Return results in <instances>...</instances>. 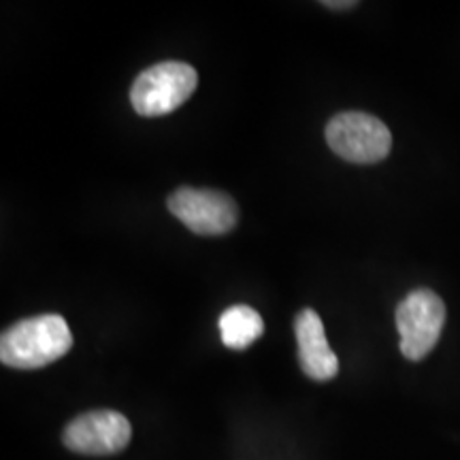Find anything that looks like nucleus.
<instances>
[{"label": "nucleus", "mask_w": 460, "mask_h": 460, "mask_svg": "<svg viewBox=\"0 0 460 460\" xmlns=\"http://www.w3.org/2000/svg\"><path fill=\"white\" fill-rule=\"evenodd\" d=\"M73 348V332L58 314L20 320L0 337V360L11 369H41Z\"/></svg>", "instance_id": "obj_1"}, {"label": "nucleus", "mask_w": 460, "mask_h": 460, "mask_svg": "<svg viewBox=\"0 0 460 460\" xmlns=\"http://www.w3.org/2000/svg\"><path fill=\"white\" fill-rule=\"evenodd\" d=\"M199 85L194 66L180 60H166L149 66L135 79L130 102L143 118H160L180 109Z\"/></svg>", "instance_id": "obj_2"}, {"label": "nucleus", "mask_w": 460, "mask_h": 460, "mask_svg": "<svg viewBox=\"0 0 460 460\" xmlns=\"http://www.w3.org/2000/svg\"><path fill=\"white\" fill-rule=\"evenodd\" d=\"M326 143L339 158L354 164L382 163L393 147L388 126L362 111L337 113L326 126Z\"/></svg>", "instance_id": "obj_3"}, {"label": "nucleus", "mask_w": 460, "mask_h": 460, "mask_svg": "<svg viewBox=\"0 0 460 460\" xmlns=\"http://www.w3.org/2000/svg\"><path fill=\"white\" fill-rule=\"evenodd\" d=\"M446 324V305L433 290H413L396 307L401 352L410 360H422L439 341Z\"/></svg>", "instance_id": "obj_4"}, {"label": "nucleus", "mask_w": 460, "mask_h": 460, "mask_svg": "<svg viewBox=\"0 0 460 460\" xmlns=\"http://www.w3.org/2000/svg\"><path fill=\"white\" fill-rule=\"evenodd\" d=\"M172 216L194 234L217 237L237 226L239 207L228 194L207 188H180L166 200Z\"/></svg>", "instance_id": "obj_5"}, {"label": "nucleus", "mask_w": 460, "mask_h": 460, "mask_svg": "<svg viewBox=\"0 0 460 460\" xmlns=\"http://www.w3.org/2000/svg\"><path fill=\"white\" fill-rule=\"evenodd\" d=\"M65 446L85 456H111L128 447L132 427L128 418L113 410H96L77 416L65 429Z\"/></svg>", "instance_id": "obj_6"}, {"label": "nucleus", "mask_w": 460, "mask_h": 460, "mask_svg": "<svg viewBox=\"0 0 460 460\" xmlns=\"http://www.w3.org/2000/svg\"><path fill=\"white\" fill-rule=\"evenodd\" d=\"M295 335L298 343V362L307 377L315 382H329L339 373L337 354L326 341L322 318L314 309H303L295 320Z\"/></svg>", "instance_id": "obj_7"}, {"label": "nucleus", "mask_w": 460, "mask_h": 460, "mask_svg": "<svg viewBox=\"0 0 460 460\" xmlns=\"http://www.w3.org/2000/svg\"><path fill=\"white\" fill-rule=\"evenodd\" d=\"M264 332L262 315L250 305H233L220 315L222 343L230 349H245Z\"/></svg>", "instance_id": "obj_8"}, {"label": "nucleus", "mask_w": 460, "mask_h": 460, "mask_svg": "<svg viewBox=\"0 0 460 460\" xmlns=\"http://www.w3.org/2000/svg\"><path fill=\"white\" fill-rule=\"evenodd\" d=\"M356 3H324V7H331V9H337V7H354Z\"/></svg>", "instance_id": "obj_9"}]
</instances>
